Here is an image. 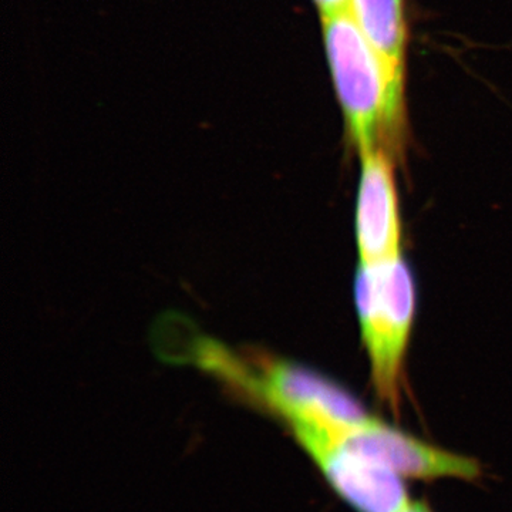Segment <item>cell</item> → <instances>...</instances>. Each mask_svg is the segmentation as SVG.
<instances>
[{
	"label": "cell",
	"instance_id": "cell-4",
	"mask_svg": "<svg viewBox=\"0 0 512 512\" xmlns=\"http://www.w3.org/2000/svg\"><path fill=\"white\" fill-rule=\"evenodd\" d=\"M393 157L384 150L360 156L355 217L360 264L402 256V215Z\"/></svg>",
	"mask_w": 512,
	"mask_h": 512
},
{
	"label": "cell",
	"instance_id": "cell-2",
	"mask_svg": "<svg viewBox=\"0 0 512 512\" xmlns=\"http://www.w3.org/2000/svg\"><path fill=\"white\" fill-rule=\"evenodd\" d=\"M355 302L377 397L397 414L416 313V285L402 256L359 264Z\"/></svg>",
	"mask_w": 512,
	"mask_h": 512
},
{
	"label": "cell",
	"instance_id": "cell-3",
	"mask_svg": "<svg viewBox=\"0 0 512 512\" xmlns=\"http://www.w3.org/2000/svg\"><path fill=\"white\" fill-rule=\"evenodd\" d=\"M330 487L356 512H402L410 504L402 477L340 443L335 434L296 436Z\"/></svg>",
	"mask_w": 512,
	"mask_h": 512
},
{
	"label": "cell",
	"instance_id": "cell-7",
	"mask_svg": "<svg viewBox=\"0 0 512 512\" xmlns=\"http://www.w3.org/2000/svg\"><path fill=\"white\" fill-rule=\"evenodd\" d=\"M349 2L350 0H315L322 18H325V16L333 15V13H338L342 12V10L349 9Z\"/></svg>",
	"mask_w": 512,
	"mask_h": 512
},
{
	"label": "cell",
	"instance_id": "cell-8",
	"mask_svg": "<svg viewBox=\"0 0 512 512\" xmlns=\"http://www.w3.org/2000/svg\"><path fill=\"white\" fill-rule=\"evenodd\" d=\"M402 512H433L430 510L429 505L424 503H410Z\"/></svg>",
	"mask_w": 512,
	"mask_h": 512
},
{
	"label": "cell",
	"instance_id": "cell-1",
	"mask_svg": "<svg viewBox=\"0 0 512 512\" xmlns=\"http://www.w3.org/2000/svg\"><path fill=\"white\" fill-rule=\"evenodd\" d=\"M322 20L330 72L357 153L384 150L394 156L402 133L403 80L367 42L349 9Z\"/></svg>",
	"mask_w": 512,
	"mask_h": 512
},
{
	"label": "cell",
	"instance_id": "cell-5",
	"mask_svg": "<svg viewBox=\"0 0 512 512\" xmlns=\"http://www.w3.org/2000/svg\"><path fill=\"white\" fill-rule=\"evenodd\" d=\"M335 436L346 447L379 461L400 477L476 480L481 473L480 464L474 458L431 446L373 417L362 426Z\"/></svg>",
	"mask_w": 512,
	"mask_h": 512
},
{
	"label": "cell",
	"instance_id": "cell-6",
	"mask_svg": "<svg viewBox=\"0 0 512 512\" xmlns=\"http://www.w3.org/2000/svg\"><path fill=\"white\" fill-rule=\"evenodd\" d=\"M349 12L390 72L403 80L406 25L402 0H350Z\"/></svg>",
	"mask_w": 512,
	"mask_h": 512
}]
</instances>
